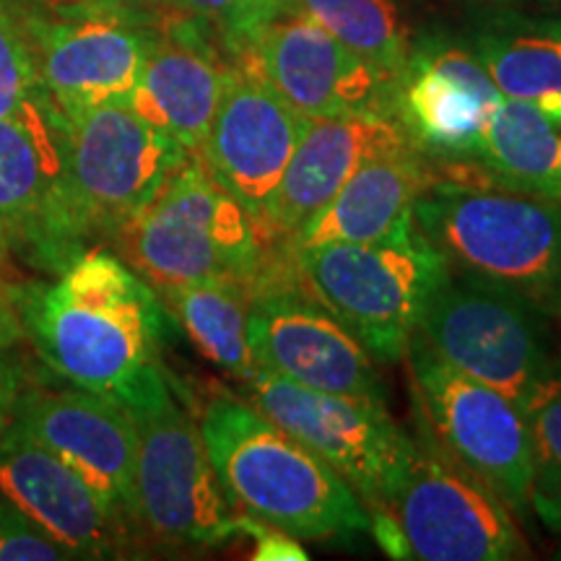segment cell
Segmentation results:
<instances>
[{
	"label": "cell",
	"mask_w": 561,
	"mask_h": 561,
	"mask_svg": "<svg viewBox=\"0 0 561 561\" xmlns=\"http://www.w3.org/2000/svg\"><path fill=\"white\" fill-rule=\"evenodd\" d=\"M42 94L45 91L21 21L0 9V117L16 115Z\"/></svg>",
	"instance_id": "29"
},
{
	"label": "cell",
	"mask_w": 561,
	"mask_h": 561,
	"mask_svg": "<svg viewBox=\"0 0 561 561\" xmlns=\"http://www.w3.org/2000/svg\"><path fill=\"white\" fill-rule=\"evenodd\" d=\"M276 11L268 0H170V13L214 30L234 58L248 50L257 26Z\"/></svg>",
	"instance_id": "28"
},
{
	"label": "cell",
	"mask_w": 561,
	"mask_h": 561,
	"mask_svg": "<svg viewBox=\"0 0 561 561\" xmlns=\"http://www.w3.org/2000/svg\"><path fill=\"white\" fill-rule=\"evenodd\" d=\"M248 339L255 367L305 388L382 401L375 359L318 299L273 284L265 271L250 301Z\"/></svg>",
	"instance_id": "13"
},
{
	"label": "cell",
	"mask_w": 561,
	"mask_h": 561,
	"mask_svg": "<svg viewBox=\"0 0 561 561\" xmlns=\"http://www.w3.org/2000/svg\"><path fill=\"white\" fill-rule=\"evenodd\" d=\"M413 219L453 271L561 318L559 195L434 180Z\"/></svg>",
	"instance_id": "3"
},
{
	"label": "cell",
	"mask_w": 561,
	"mask_h": 561,
	"mask_svg": "<svg viewBox=\"0 0 561 561\" xmlns=\"http://www.w3.org/2000/svg\"><path fill=\"white\" fill-rule=\"evenodd\" d=\"M13 426L58 455L123 523L140 530L136 426L117 398L83 388L21 390Z\"/></svg>",
	"instance_id": "16"
},
{
	"label": "cell",
	"mask_w": 561,
	"mask_h": 561,
	"mask_svg": "<svg viewBox=\"0 0 561 561\" xmlns=\"http://www.w3.org/2000/svg\"><path fill=\"white\" fill-rule=\"evenodd\" d=\"M24 320H21V291L0 276V354L13 343L24 339Z\"/></svg>",
	"instance_id": "32"
},
{
	"label": "cell",
	"mask_w": 561,
	"mask_h": 561,
	"mask_svg": "<svg viewBox=\"0 0 561 561\" xmlns=\"http://www.w3.org/2000/svg\"><path fill=\"white\" fill-rule=\"evenodd\" d=\"M351 53L401 79L411 58L409 26L396 0H291Z\"/></svg>",
	"instance_id": "26"
},
{
	"label": "cell",
	"mask_w": 561,
	"mask_h": 561,
	"mask_svg": "<svg viewBox=\"0 0 561 561\" xmlns=\"http://www.w3.org/2000/svg\"><path fill=\"white\" fill-rule=\"evenodd\" d=\"M21 320L62 380L115 396L153 362L164 307L117 252L91 248L62 265L55 284L21 294Z\"/></svg>",
	"instance_id": "1"
},
{
	"label": "cell",
	"mask_w": 561,
	"mask_h": 561,
	"mask_svg": "<svg viewBox=\"0 0 561 561\" xmlns=\"http://www.w3.org/2000/svg\"><path fill=\"white\" fill-rule=\"evenodd\" d=\"M242 530L248 533V536L257 538L252 559H257V561H286V559L307 561L310 559V553L301 549L299 538H294V536H289V533L273 528V525L255 520V517L242 515Z\"/></svg>",
	"instance_id": "31"
},
{
	"label": "cell",
	"mask_w": 561,
	"mask_h": 561,
	"mask_svg": "<svg viewBox=\"0 0 561 561\" xmlns=\"http://www.w3.org/2000/svg\"><path fill=\"white\" fill-rule=\"evenodd\" d=\"M112 398L136 426L138 528L185 549H208L244 533L242 515L210 466L198 421L174 398L164 369L146 364Z\"/></svg>",
	"instance_id": "4"
},
{
	"label": "cell",
	"mask_w": 561,
	"mask_h": 561,
	"mask_svg": "<svg viewBox=\"0 0 561 561\" xmlns=\"http://www.w3.org/2000/svg\"><path fill=\"white\" fill-rule=\"evenodd\" d=\"M198 426L237 515L255 517L299 541L369 530V512L354 489L248 398L229 392L208 398Z\"/></svg>",
	"instance_id": "2"
},
{
	"label": "cell",
	"mask_w": 561,
	"mask_h": 561,
	"mask_svg": "<svg viewBox=\"0 0 561 561\" xmlns=\"http://www.w3.org/2000/svg\"><path fill=\"white\" fill-rule=\"evenodd\" d=\"M268 3L273 5V9H286V5H289L291 0H268Z\"/></svg>",
	"instance_id": "36"
},
{
	"label": "cell",
	"mask_w": 561,
	"mask_h": 561,
	"mask_svg": "<svg viewBox=\"0 0 561 561\" xmlns=\"http://www.w3.org/2000/svg\"><path fill=\"white\" fill-rule=\"evenodd\" d=\"M62 234L70 257L112 242L185 164L178 140L146 123L128 102L60 115Z\"/></svg>",
	"instance_id": "7"
},
{
	"label": "cell",
	"mask_w": 561,
	"mask_h": 561,
	"mask_svg": "<svg viewBox=\"0 0 561 561\" xmlns=\"http://www.w3.org/2000/svg\"><path fill=\"white\" fill-rule=\"evenodd\" d=\"M112 244L153 291L206 278L257 284L268 271L261 224L224 191L201 157H187Z\"/></svg>",
	"instance_id": "5"
},
{
	"label": "cell",
	"mask_w": 561,
	"mask_h": 561,
	"mask_svg": "<svg viewBox=\"0 0 561 561\" xmlns=\"http://www.w3.org/2000/svg\"><path fill=\"white\" fill-rule=\"evenodd\" d=\"M416 453L390 515L409 559L510 561L528 557L515 512L496 491L447 458L416 426Z\"/></svg>",
	"instance_id": "10"
},
{
	"label": "cell",
	"mask_w": 561,
	"mask_h": 561,
	"mask_svg": "<svg viewBox=\"0 0 561 561\" xmlns=\"http://www.w3.org/2000/svg\"><path fill=\"white\" fill-rule=\"evenodd\" d=\"M416 149L390 112L305 117L289 167L265 210V234L294 240L371 159Z\"/></svg>",
	"instance_id": "19"
},
{
	"label": "cell",
	"mask_w": 561,
	"mask_h": 561,
	"mask_svg": "<svg viewBox=\"0 0 561 561\" xmlns=\"http://www.w3.org/2000/svg\"><path fill=\"white\" fill-rule=\"evenodd\" d=\"M405 359L419 430L523 515L530 507L536 462L520 405L439 359L419 333Z\"/></svg>",
	"instance_id": "8"
},
{
	"label": "cell",
	"mask_w": 561,
	"mask_h": 561,
	"mask_svg": "<svg viewBox=\"0 0 561 561\" xmlns=\"http://www.w3.org/2000/svg\"><path fill=\"white\" fill-rule=\"evenodd\" d=\"M21 30L42 91L60 115L128 102L153 34L146 21L104 5L66 16L55 13V19L32 13L21 21Z\"/></svg>",
	"instance_id": "14"
},
{
	"label": "cell",
	"mask_w": 561,
	"mask_h": 561,
	"mask_svg": "<svg viewBox=\"0 0 561 561\" xmlns=\"http://www.w3.org/2000/svg\"><path fill=\"white\" fill-rule=\"evenodd\" d=\"M32 3L45 5L47 11L58 13V16H66V13H81V11L100 9L102 0H32Z\"/></svg>",
	"instance_id": "35"
},
{
	"label": "cell",
	"mask_w": 561,
	"mask_h": 561,
	"mask_svg": "<svg viewBox=\"0 0 561 561\" xmlns=\"http://www.w3.org/2000/svg\"><path fill=\"white\" fill-rule=\"evenodd\" d=\"M432 182L434 172L419 149L371 159L294 237L291 250L382 240L413 219V206Z\"/></svg>",
	"instance_id": "22"
},
{
	"label": "cell",
	"mask_w": 561,
	"mask_h": 561,
	"mask_svg": "<svg viewBox=\"0 0 561 561\" xmlns=\"http://www.w3.org/2000/svg\"><path fill=\"white\" fill-rule=\"evenodd\" d=\"M229 66L231 62L221 60L203 34L193 30L191 19L180 16V24H172L170 19L164 30L151 34L149 53L128 104L146 123L178 140L187 153L201 157Z\"/></svg>",
	"instance_id": "21"
},
{
	"label": "cell",
	"mask_w": 561,
	"mask_h": 561,
	"mask_svg": "<svg viewBox=\"0 0 561 561\" xmlns=\"http://www.w3.org/2000/svg\"><path fill=\"white\" fill-rule=\"evenodd\" d=\"M301 125L305 115H299L244 55L231 60L201 159L263 231L265 210L297 149Z\"/></svg>",
	"instance_id": "15"
},
{
	"label": "cell",
	"mask_w": 561,
	"mask_h": 561,
	"mask_svg": "<svg viewBox=\"0 0 561 561\" xmlns=\"http://www.w3.org/2000/svg\"><path fill=\"white\" fill-rule=\"evenodd\" d=\"M21 390L24 388H21L16 371H13L9 364L0 362V437H3L13 424V413H16Z\"/></svg>",
	"instance_id": "33"
},
{
	"label": "cell",
	"mask_w": 561,
	"mask_h": 561,
	"mask_svg": "<svg viewBox=\"0 0 561 561\" xmlns=\"http://www.w3.org/2000/svg\"><path fill=\"white\" fill-rule=\"evenodd\" d=\"M473 161L496 185L561 198V133L536 104L502 96Z\"/></svg>",
	"instance_id": "25"
},
{
	"label": "cell",
	"mask_w": 561,
	"mask_h": 561,
	"mask_svg": "<svg viewBox=\"0 0 561 561\" xmlns=\"http://www.w3.org/2000/svg\"><path fill=\"white\" fill-rule=\"evenodd\" d=\"M104 9L110 11H117V13H125V16L130 19H138V21H146L149 24L151 16H167L170 13V0H102Z\"/></svg>",
	"instance_id": "34"
},
{
	"label": "cell",
	"mask_w": 561,
	"mask_h": 561,
	"mask_svg": "<svg viewBox=\"0 0 561 561\" xmlns=\"http://www.w3.org/2000/svg\"><path fill=\"white\" fill-rule=\"evenodd\" d=\"M500 100L473 50L437 39L411 50L398 79L396 117L421 153L466 164Z\"/></svg>",
	"instance_id": "18"
},
{
	"label": "cell",
	"mask_w": 561,
	"mask_h": 561,
	"mask_svg": "<svg viewBox=\"0 0 561 561\" xmlns=\"http://www.w3.org/2000/svg\"><path fill=\"white\" fill-rule=\"evenodd\" d=\"M0 494L66 546L73 559L121 557L136 533L73 468L13 424L0 437Z\"/></svg>",
	"instance_id": "20"
},
{
	"label": "cell",
	"mask_w": 561,
	"mask_h": 561,
	"mask_svg": "<svg viewBox=\"0 0 561 561\" xmlns=\"http://www.w3.org/2000/svg\"><path fill=\"white\" fill-rule=\"evenodd\" d=\"M533 442V496L546 517L561 515V367H553L523 405Z\"/></svg>",
	"instance_id": "27"
},
{
	"label": "cell",
	"mask_w": 561,
	"mask_h": 561,
	"mask_svg": "<svg viewBox=\"0 0 561 561\" xmlns=\"http://www.w3.org/2000/svg\"><path fill=\"white\" fill-rule=\"evenodd\" d=\"M242 388L257 411L325 460L369 515L390 510L411 471L416 442L392 421L388 405L305 388L261 367Z\"/></svg>",
	"instance_id": "9"
},
{
	"label": "cell",
	"mask_w": 561,
	"mask_h": 561,
	"mask_svg": "<svg viewBox=\"0 0 561 561\" xmlns=\"http://www.w3.org/2000/svg\"><path fill=\"white\" fill-rule=\"evenodd\" d=\"M291 261L312 297L382 364L405 359L426 305L450 273L416 219L375 242L291 250Z\"/></svg>",
	"instance_id": "6"
},
{
	"label": "cell",
	"mask_w": 561,
	"mask_h": 561,
	"mask_svg": "<svg viewBox=\"0 0 561 561\" xmlns=\"http://www.w3.org/2000/svg\"><path fill=\"white\" fill-rule=\"evenodd\" d=\"M471 50L507 100L536 104L561 125V21L504 13L476 34Z\"/></svg>",
	"instance_id": "23"
},
{
	"label": "cell",
	"mask_w": 561,
	"mask_h": 561,
	"mask_svg": "<svg viewBox=\"0 0 561 561\" xmlns=\"http://www.w3.org/2000/svg\"><path fill=\"white\" fill-rule=\"evenodd\" d=\"M255 284L237 278H206L157 291L210 364L231 380L248 382L255 371L248 320Z\"/></svg>",
	"instance_id": "24"
},
{
	"label": "cell",
	"mask_w": 561,
	"mask_h": 561,
	"mask_svg": "<svg viewBox=\"0 0 561 561\" xmlns=\"http://www.w3.org/2000/svg\"><path fill=\"white\" fill-rule=\"evenodd\" d=\"M26 255L60 271L70 257L62 234V128L45 94L0 117V268Z\"/></svg>",
	"instance_id": "17"
},
{
	"label": "cell",
	"mask_w": 561,
	"mask_h": 561,
	"mask_svg": "<svg viewBox=\"0 0 561 561\" xmlns=\"http://www.w3.org/2000/svg\"><path fill=\"white\" fill-rule=\"evenodd\" d=\"M536 314L515 294L450 268L426 305L419 335L439 359L523 409L553 369Z\"/></svg>",
	"instance_id": "11"
},
{
	"label": "cell",
	"mask_w": 561,
	"mask_h": 561,
	"mask_svg": "<svg viewBox=\"0 0 561 561\" xmlns=\"http://www.w3.org/2000/svg\"><path fill=\"white\" fill-rule=\"evenodd\" d=\"M73 559L66 546L34 523L9 496L0 494V561H58Z\"/></svg>",
	"instance_id": "30"
},
{
	"label": "cell",
	"mask_w": 561,
	"mask_h": 561,
	"mask_svg": "<svg viewBox=\"0 0 561 561\" xmlns=\"http://www.w3.org/2000/svg\"><path fill=\"white\" fill-rule=\"evenodd\" d=\"M242 55L305 117L396 115V76L351 53L318 21L291 5L271 13Z\"/></svg>",
	"instance_id": "12"
}]
</instances>
